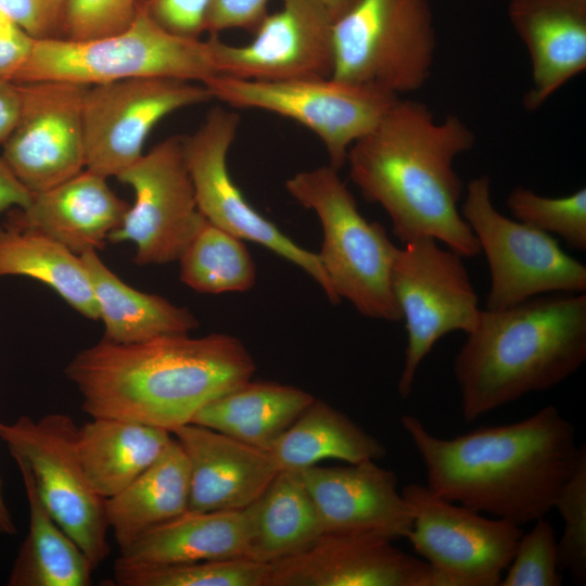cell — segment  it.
Here are the masks:
<instances>
[{"label": "cell", "instance_id": "6da1fadb", "mask_svg": "<svg viewBox=\"0 0 586 586\" xmlns=\"http://www.w3.org/2000/svg\"><path fill=\"white\" fill-rule=\"evenodd\" d=\"M400 423L422 459L431 492L519 526L553 509L585 447L552 405L453 438L433 435L412 415H403Z\"/></svg>", "mask_w": 586, "mask_h": 586}, {"label": "cell", "instance_id": "7a4b0ae2", "mask_svg": "<svg viewBox=\"0 0 586 586\" xmlns=\"http://www.w3.org/2000/svg\"><path fill=\"white\" fill-rule=\"evenodd\" d=\"M256 364L238 337L166 334L141 342L102 339L65 367L91 418L173 432L207 403L252 380Z\"/></svg>", "mask_w": 586, "mask_h": 586}, {"label": "cell", "instance_id": "3957f363", "mask_svg": "<svg viewBox=\"0 0 586 586\" xmlns=\"http://www.w3.org/2000/svg\"><path fill=\"white\" fill-rule=\"evenodd\" d=\"M474 141L458 116L436 120L425 104L398 98L353 143L346 163L352 181L384 208L399 241L429 237L473 257L481 249L459 209L462 184L454 163Z\"/></svg>", "mask_w": 586, "mask_h": 586}, {"label": "cell", "instance_id": "277c9868", "mask_svg": "<svg viewBox=\"0 0 586 586\" xmlns=\"http://www.w3.org/2000/svg\"><path fill=\"white\" fill-rule=\"evenodd\" d=\"M585 359V293L544 294L504 309H482L454 359L462 417L473 422L547 391Z\"/></svg>", "mask_w": 586, "mask_h": 586}, {"label": "cell", "instance_id": "5b68a950", "mask_svg": "<svg viewBox=\"0 0 586 586\" xmlns=\"http://www.w3.org/2000/svg\"><path fill=\"white\" fill-rule=\"evenodd\" d=\"M217 75L207 40L162 27L142 4L132 22L107 36L35 39L15 82L67 80L98 85L131 78H174L204 84Z\"/></svg>", "mask_w": 586, "mask_h": 586}, {"label": "cell", "instance_id": "8992f818", "mask_svg": "<svg viewBox=\"0 0 586 586\" xmlns=\"http://www.w3.org/2000/svg\"><path fill=\"white\" fill-rule=\"evenodd\" d=\"M337 171L330 165L303 170L285 181V189L321 224L318 257L336 296L368 318L399 321L402 313L391 285L397 246L381 224L360 214Z\"/></svg>", "mask_w": 586, "mask_h": 586}, {"label": "cell", "instance_id": "52a82bcc", "mask_svg": "<svg viewBox=\"0 0 586 586\" xmlns=\"http://www.w3.org/2000/svg\"><path fill=\"white\" fill-rule=\"evenodd\" d=\"M332 76L399 97L428 81L436 50L430 0H356L333 23Z\"/></svg>", "mask_w": 586, "mask_h": 586}, {"label": "cell", "instance_id": "ba28073f", "mask_svg": "<svg viewBox=\"0 0 586 586\" xmlns=\"http://www.w3.org/2000/svg\"><path fill=\"white\" fill-rule=\"evenodd\" d=\"M462 258L429 237L395 251L391 285L407 331L397 383L402 398L411 394L420 365L440 339L455 331L468 334L479 322L482 309Z\"/></svg>", "mask_w": 586, "mask_h": 586}, {"label": "cell", "instance_id": "9c48e42d", "mask_svg": "<svg viewBox=\"0 0 586 586\" xmlns=\"http://www.w3.org/2000/svg\"><path fill=\"white\" fill-rule=\"evenodd\" d=\"M78 425L68 415L0 421V440L31 473L54 520L98 568L110 555L105 499L89 483L77 453Z\"/></svg>", "mask_w": 586, "mask_h": 586}, {"label": "cell", "instance_id": "30bf717a", "mask_svg": "<svg viewBox=\"0 0 586 586\" xmlns=\"http://www.w3.org/2000/svg\"><path fill=\"white\" fill-rule=\"evenodd\" d=\"M460 213L489 267L486 309H504L544 294L586 292L585 265L550 234L498 212L487 175L468 183Z\"/></svg>", "mask_w": 586, "mask_h": 586}, {"label": "cell", "instance_id": "8fae6325", "mask_svg": "<svg viewBox=\"0 0 586 586\" xmlns=\"http://www.w3.org/2000/svg\"><path fill=\"white\" fill-rule=\"evenodd\" d=\"M203 85L213 99L230 106L268 111L308 128L337 170L353 143L373 129L399 98L333 77L262 81L214 75Z\"/></svg>", "mask_w": 586, "mask_h": 586}, {"label": "cell", "instance_id": "7c38bea8", "mask_svg": "<svg viewBox=\"0 0 586 586\" xmlns=\"http://www.w3.org/2000/svg\"><path fill=\"white\" fill-rule=\"evenodd\" d=\"M402 495L412 515L406 535L431 568L432 586H499L522 535L519 525L448 501L411 483Z\"/></svg>", "mask_w": 586, "mask_h": 586}, {"label": "cell", "instance_id": "4fadbf2b", "mask_svg": "<svg viewBox=\"0 0 586 586\" xmlns=\"http://www.w3.org/2000/svg\"><path fill=\"white\" fill-rule=\"evenodd\" d=\"M239 124L237 113L215 106L193 133L182 137L198 209L211 224L296 265L317 282L330 303L339 304L318 254L300 246L256 211L232 180L227 156Z\"/></svg>", "mask_w": 586, "mask_h": 586}, {"label": "cell", "instance_id": "5bb4252c", "mask_svg": "<svg viewBox=\"0 0 586 586\" xmlns=\"http://www.w3.org/2000/svg\"><path fill=\"white\" fill-rule=\"evenodd\" d=\"M115 178L132 189L135 202L107 241L132 242L137 265L178 260L206 222L198 209L182 137L158 142Z\"/></svg>", "mask_w": 586, "mask_h": 586}, {"label": "cell", "instance_id": "9a60e30c", "mask_svg": "<svg viewBox=\"0 0 586 586\" xmlns=\"http://www.w3.org/2000/svg\"><path fill=\"white\" fill-rule=\"evenodd\" d=\"M212 99L203 84L174 78L89 86L82 105L86 168L116 177L143 155L145 140L161 119Z\"/></svg>", "mask_w": 586, "mask_h": 586}, {"label": "cell", "instance_id": "2e32d148", "mask_svg": "<svg viewBox=\"0 0 586 586\" xmlns=\"http://www.w3.org/2000/svg\"><path fill=\"white\" fill-rule=\"evenodd\" d=\"M21 87V112L2 143L1 158L31 193H38L86 168L82 105L89 86L38 80Z\"/></svg>", "mask_w": 586, "mask_h": 586}, {"label": "cell", "instance_id": "e0dca14e", "mask_svg": "<svg viewBox=\"0 0 586 586\" xmlns=\"http://www.w3.org/2000/svg\"><path fill=\"white\" fill-rule=\"evenodd\" d=\"M334 20L320 0H282L243 46L209 34L217 75L262 81L331 77Z\"/></svg>", "mask_w": 586, "mask_h": 586}, {"label": "cell", "instance_id": "ac0fdd59", "mask_svg": "<svg viewBox=\"0 0 586 586\" xmlns=\"http://www.w3.org/2000/svg\"><path fill=\"white\" fill-rule=\"evenodd\" d=\"M372 533H323L268 563L265 586H432L430 565Z\"/></svg>", "mask_w": 586, "mask_h": 586}, {"label": "cell", "instance_id": "d6986e66", "mask_svg": "<svg viewBox=\"0 0 586 586\" xmlns=\"http://www.w3.org/2000/svg\"><path fill=\"white\" fill-rule=\"evenodd\" d=\"M316 507L323 533H372L405 538L412 515L397 476L374 460L297 472Z\"/></svg>", "mask_w": 586, "mask_h": 586}, {"label": "cell", "instance_id": "ffe728a7", "mask_svg": "<svg viewBox=\"0 0 586 586\" xmlns=\"http://www.w3.org/2000/svg\"><path fill=\"white\" fill-rule=\"evenodd\" d=\"M189 464L190 511L241 510L280 472L267 450L194 423L175 429Z\"/></svg>", "mask_w": 586, "mask_h": 586}, {"label": "cell", "instance_id": "44dd1931", "mask_svg": "<svg viewBox=\"0 0 586 586\" xmlns=\"http://www.w3.org/2000/svg\"><path fill=\"white\" fill-rule=\"evenodd\" d=\"M106 179L85 168L58 186L33 193L28 206L10 209L7 219L42 231L79 256L102 249L130 206Z\"/></svg>", "mask_w": 586, "mask_h": 586}, {"label": "cell", "instance_id": "7402d4cb", "mask_svg": "<svg viewBox=\"0 0 586 586\" xmlns=\"http://www.w3.org/2000/svg\"><path fill=\"white\" fill-rule=\"evenodd\" d=\"M508 15L532 64L526 110L540 107L586 68V10L556 0H510Z\"/></svg>", "mask_w": 586, "mask_h": 586}, {"label": "cell", "instance_id": "603a6c76", "mask_svg": "<svg viewBox=\"0 0 586 586\" xmlns=\"http://www.w3.org/2000/svg\"><path fill=\"white\" fill-rule=\"evenodd\" d=\"M246 510L190 511L152 528L119 550L114 566L150 568L246 558Z\"/></svg>", "mask_w": 586, "mask_h": 586}, {"label": "cell", "instance_id": "cb8c5ba5", "mask_svg": "<svg viewBox=\"0 0 586 586\" xmlns=\"http://www.w3.org/2000/svg\"><path fill=\"white\" fill-rule=\"evenodd\" d=\"M189 464L173 436L169 444L135 481L105 499V515L119 550L152 528L188 510Z\"/></svg>", "mask_w": 586, "mask_h": 586}, {"label": "cell", "instance_id": "d4e9b609", "mask_svg": "<svg viewBox=\"0 0 586 586\" xmlns=\"http://www.w3.org/2000/svg\"><path fill=\"white\" fill-rule=\"evenodd\" d=\"M314 398L293 385L249 380L207 403L190 423L268 450Z\"/></svg>", "mask_w": 586, "mask_h": 586}, {"label": "cell", "instance_id": "484cf974", "mask_svg": "<svg viewBox=\"0 0 586 586\" xmlns=\"http://www.w3.org/2000/svg\"><path fill=\"white\" fill-rule=\"evenodd\" d=\"M167 430L137 422L92 418L77 431V453L94 492L104 499L127 487L163 453Z\"/></svg>", "mask_w": 586, "mask_h": 586}, {"label": "cell", "instance_id": "4316f807", "mask_svg": "<svg viewBox=\"0 0 586 586\" xmlns=\"http://www.w3.org/2000/svg\"><path fill=\"white\" fill-rule=\"evenodd\" d=\"M104 323V339L133 343L166 334L190 333L198 318L156 294L138 291L125 283L99 257L97 251L80 255Z\"/></svg>", "mask_w": 586, "mask_h": 586}, {"label": "cell", "instance_id": "83f0119b", "mask_svg": "<svg viewBox=\"0 0 586 586\" xmlns=\"http://www.w3.org/2000/svg\"><path fill=\"white\" fill-rule=\"evenodd\" d=\"M267 451L279 471L298 472L326 459L377 461L386 448L339 409L314 398Z\"/></svg>", "mask_w": 586, "mask_h": 586}, {"label": "cell", "instance_id": "f1b7e54d", "mask_svg": "<svg viewBox=\"0 0 586 586\" xmlns=\"http://www.w3.org/2000/svg\"><path fill=\"white\" fill-rule=\"evenodd\" d=\"M28 505V533L13 561L9 586H88L94 570L89 558L43 505L31 473L14 460Z\"/></svg>", "mask_w": 586, "mask_h": 586}, {"label": "cell", "instance_id": "f546056e", "mask_svg": "<svg viewBox=\"0 0 586 586\" xmlns=\"http://www.w3.org/2000/svg\"><path fill=\"white\" fill-rule=\"evenodd\" d=\"M246 558L270 563L293 555L323 534L316 507L297 472L280 471L245 508Z\"/></svg>", "mask_w": 586, "mask_h": 586}, {"label": "cell", "instance_id": "4dcf8cb0", "mask_svg": "<svg viewBox=\"0 0 586 586\" xmlns=\"http://www.w3.org/2000/svg\"><path fill=\"white\" fill-rule=\"evenodd\" d=\"M22 276L52 288L75 310L98 320L81 257L40 230L5 220L0 226V277Z\"/></svg>", "mask_w": 586, "mask_h": 586}, {"label": "cell", "instance_id": "1f68e13d", "mask_svg": "<svg viewBox=\"0 0 586 586\" xmlns=\"http://www.w3.org/2000/svg\"><path fill=\"white\" fill-rule=\"evenodd\" d=\"M178 260L180 280L199 293L245 292L256 282L244 240L207 220Z\"/></svg>", "mask_w": 586, "mask_h": 586}, {"label": "cell", "instance_id": "d6a6232c", "mask_svg": "<svg viewBox=\"0 0 586 586\" xmlns=\"http://www.w3.org/2000/svg\"><path fill=\"white\" fill-rule=\"evenodd\" d=\"M269 564L249 558L150 566H114L120 586H265Z\"/></svg>", "mask_w": 586, "mask_h": 586}, {"label": "cell", "instance_id": "836d02e7", "mask_svg": "<svg viewBox=\"0 0 586 586\" xmlns=\"http://www.w3.org/2000/svg\"><path fill=\"white\" fill-rule=\"evenodd\" d=\"M507 207L518 221L559 235L573 250H586V188L566 196L548 198L515 187L507 198Z\"/></svg>", "mask_w": 586, "mask_h": 586}, {"label": "cell", "instance_id": "e575fe53", "mask_svg": "<svg viewBox=\"0 0 586 586\" xmlns=\"http://www.w3.org/2000/svg\"><path fill=\"white\" fill-rule=\"evenodd\" d=\"M562 520L563 533L558 540L559 565L579 584L586 582V448L562 485L555 506Z\"/></svg>", "mask_w": 586, "mask_h": 586}, {"label": "cell", "instance_id": "d590c367", "mask_svg": "<svg viewBox=\"0 0 586 586\" xmlns=\"http://www.w3.org/2000/svg\"><path fill=\"white\" fill-rule=\"evenodd\" d=\"M561 572L555 530L543 517L522 533L499 586H560Z\"/></svg>", "mask_w": 586, "mask_h": 586}, {"label": "cell", "instance_id": "8d00e7d4", "mask_svg": "<svg viewBox=\"0 0 586 586\" xmlns=\"http://www.w3.org/2000/svg\"><path fill=\"white\" fill-rule=\"evenodd\" d=\"M139 0H66L61 37L93 39L126 28L135 18Z\"/></svg>", "mask_w": 586, "mask_h": 586}, {"label": "cell", "instance_id": "74e56055", "mask_svg": "<svg viewBox=\"0 0 586 586\" xmlns=\"http://www.w3.org/2000/svg\"><path fill=\"white\" fill-rule=\"evenodd\" d=\"M66 0H0V12L34 39L61 37Z\"/></svg>", "mask_w": 586, "mask_h": 586}, {"label": "cell", "instance_id": "f35d334b", "mask_svg": "<svg viewBox=\"0 0 586 586\" xmlns=\"http://www.w3.org/2000/svg\"><path fill=\"white\" fill-rule=\"evenodd\" d=\"M212 0H139L165 29L188 38L206 31Z\"/></svg>", "mask_w": 586, "mask_h": 586}, {"label": "cell", "instance_id": "ab89813d", "mask_svg": "<svg viewBox=\"0 0 586 586\" xmlns=\"http://www.w3.org/2000/svg\"><path fill=\"white\" fill-rule=\"evenodd\" d=\"M270 0H212L206 31L216 34L241 28L254 33L268 14Z\"/></svg>", "mask_w": 586, "mask_h": 586}, {"label": "cell", "instance_id": "60d3db41", "mask_svg": "<svg viewBox=\"0 0 586 586\" xmlns=\"http://www.w3.org/2000/svg\"><path fill=\"white\" fill-rule=\"evenodd\" d=\"M34 38L0 12V78L14 80L27 62Z\"/></svg>", "mask_w": 586, "mask_h": 586}, {"label": "cell", "instance_id": "b9f144b4", "mask_svg": "<svg viewBox=\"0 0 586 586\" xmlns=\"http://www.w3.org/2000/svg\"><path fill=\"white\" fill-rule=\"evenodd\" d=\"M21 84L0 78V144L13 130L21 112Z\"/></svg>", "mask_w": 586, "mask_h": 586}, {"label": "cell", "instance_id": "7bdbcfd3", "mask_svg": "<svg viewBox=\"0 0 586 586\" xmlns=\"http://www.w3.org/2000/svg\"><path fill=\"white\" fill-rule=\"evenodd\" d=\"M33 193L15 177L0 156V215L12 208H25Z\"/></svg>", "mask_w": 586, "mask_h": 586}, {"label": "cell", "instance_id": "ee69618b", "mask_svg": "<svg viewBox=\"0 0 586 586\" xmlns=\"http://www.w3.org/2000/svg\"><path fill=\"white\" fill-rule=\"evenodd\" d=\"M17 533V527L13 515L7 505L2 491V481L0 477V534L12 536Z\"/></svg>", "mask_w": 586, "mask_h": 586}, {"label": "cell", "instance_id": "f6af8a7d", "mask_svg": "<svg viewBox=\"0 0 586 586\" xmlns=\"http://www.w3.org/2000/svg\"><path fill=\"white\" fill-rule=\"evenodd\" d=\"M335 21L347 12L356 0H320Z\"/></svg>", "mask_w": 586, "mask_h": 586}, {"label": "cell", "instance_id": "bcb514c9", "mask_svg": "<svg viewBox=\"0 0 586 586\" xmlns=\"http://www.w3.org/2000/svg\"><path fill=\"white\" fill-rule=\"evenodd\" d=\"M557 1H560V2L566 3L569 5L586 10V0H557Z\"/></svg>", "mask_w": 586, "mask_h": 586}]
</instances>
